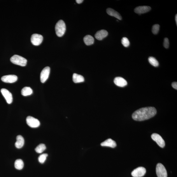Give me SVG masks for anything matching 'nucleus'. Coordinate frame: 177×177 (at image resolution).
<instances>
[{
  "instance_id": "nucleus-5",
  "label": "nucleus",
  "mask_w": 177,
  "mask_h": 177,
  "mask_svg": "<svg viewBox=\"0 0 177 177\" xmlns=\"http://www.w3.org/2000/svg\"><path fill=\"white\" fill-rule=\"evenodd\" d=\"M26 120L28 125L31 128L38 127L40 125V122L38 119L31 116H28Z\"/></svg>"
},
{
  "instance_id": "nucleus-27",
  "label": "nucleus",
  "mask_w": 177,
  "mask_h": 177,
  "mask_svg": "<svg viewBox=\"0 0 177 177\" xmlns=\"http://www.w3.org/2000/svg\"><path fill=\"white\" fill-rule=\"evenodd\" d=\"M163 45L164 47L166 49L168 48L169 46V40L168 39L165 38L164 39Z\"/></svg>"
},
{
  "instance_id": "nucleus-7",
  "label": "nucleus",
  "mask_w": 177,
  "mask_h": 177,
  "mask_svg": "<svg viewBox=\"0 0 177 177\" xmlns=\"http://www.w3.org/2000/svg\"><path fill=\"white\" fill-rule=\"evenodd\" d=\"M151 137L153 141L157 143L160 147L164 148L165 146V142L162 137L159 134L153 133L151 136Z\"/></svg>"
},
{
  "instance_id": "nucleus-14",
  "label": "nucleus",
  "mask_w": 177,
  "mask_h": 177,
  "mask_svg": "<svg viewBox=\"0 0 177 177\" xmlns=\"http://www.w3.org/2000/svg\"><path fill=\"white\" fill-rule=\"evenodd\" d=\"M108 32L105 30H102L96 32L95 35V38L97 40L101 41L108 35Z\"/></svg>"
},
{
  "instance_id": "nucleus-3",
  "label": "nucleus",
  "mask_w": 177,
  "mask_h": 177,
  "mask_svg": "<svg viewBox=\"0 0 177 177\" xmlns=\"http://www.w3.org/2000/svg\"><path fill=\"white\" fill-rule=\"evenodd\" d=\"M11 61L14 64L22 66H26L27 60L25 58L18 55H15L11 57Z\"/></svg>"
},
{
  "instance_id": "nucleus-20",
  "label": "nucleus",
  "mask_w": 177,
  "mask_h": 177,
  "mask_svg": "<svg viewBox=\"0 0 177 177\" xmlns=\"http://www.w3.org/2000/svg\"><path fill=\"white\" fill-rule=\"evenodd\" d=\"M33 92L32 88L30 87H26L23 88L21 91L22 94L23 96H26L31 95Z\"/></svg>"
},
{
  "instance_id": "nucleus-16",
  "label": "nucleus",
  "mask_w": 177,
  "mask_h": 177,
  "mask_svg": "<svg viewBox=\"0 0 177 177\" xmlns=\"http://www.w3.org/2000/svg\"><path fill=\"white\" fill-rule=\"evenodd\" d=\"M107 13L109 15L115 17L119 20H122V16L117 11L114 10L113 9L108 8L107 9Z\"/></svg>"
},
{
  "instance_id": "nucleus-28",
  "label": "nucleus",
  "mask_w": 177,
  "mask_h": 177,
  "mask_svg": "<svg viewBox=\"0 0 177 177\" xmlns=\"http://www.w3.org/2000/svg\"><path fill=\"white\" fill-rule=\"evenodd\" d=\"M172 86L175 89H177V82H173L172 83Z\"/></svg>"
},
{
  "instance_id": "nucleus-2",
  "label": "nucleus",
  "mask_w": 177,
  "mask_h": 177,
  "mask_svg": "<svg viewBox=\"0 0 177 177\" xmlns=\"http://www.w3.org/2000/svg\"><path fill=\"white\" fill-rule=\"evenodd\" d=\"M66 25L64 22L62 20H60L57 23L55 26L56 34L57 36L61 37L66 32Z\"/></svg>"
},
{
  "instance_id": "nucleus-18",
  "label": "nucleus",
  "mask_w": 177,
  "mask_h": 177,
  "mask_svg": "<svg viewBox=\"0 0 177 177\" xmlns=\"http://www.w3.org/2000/svg\"><path fill=\"white\" fill-rule=\"evenodd\" d=\"M73 80L75 83H79L84 82V78L82 76L74 73L73 76Z\"/></svg>"
},
{
  "instance_id": "nucleus-17",
  "label": "nucleus",
  "mask_w": 177,
  "mask_h": 177,
  "mask_svg": "<svg viewBox=\"0 0 177 177\" xmlns=\"http://www.w3.org/2000/svg\"><path fill=\"white\" fill-rule=\"evenodd\" d=\"M24 144V140L23 137L21 135H18L17 137V141L15 143L16 148L20 149L23 147Z\"/></svg>"
},
{
  "instance_id": "nucleus-1",
  "label": "nucleus",
  "mask_w": 177,
  "mask_h": 177,
  "mask_svg": "<svg viewBox=\"0 0 177 177\" xmlns=\"http://www.w3.org/2000/svg\"><path fill=\"white\" fill-rule=\"evenodd\" d=\"M157 113V110L154 107H146L139 109L134 112L132 116L135 120L142 121L153 117Z\"/></svg>"
},
{
  "instance_id": "nucleus-21",
  "label": "nucleus",
  "mask_w": 177,
  "mask_h": 177,
  "mask_svg": "<svg viewBox=\"0 0 177 177\" xmlns=\"http://www.w3.org/2000/svg\"><path fill=\"white\" fill-rule=\"evenodd\" d=\"M15 167L16 169L18 170L22 169L24 167V163L23 161L21 159L16 160L15 163Z\"/></svg>"
},
{
  "instance_id": "nucleus-13",
  "label": "nucleus",
  "mask_w": 177,
  "mask_h": 177,
  "mask_svg": "<svg viewBox=\"0 0 177 177\" xmlns=\"http://www.w3.org/2000/svg\"><path fill=\"white\" fill-rule=\"evenodd\" d=\"M114 82L116 85L120 87H124L127 84L126 80L120 77L116 78L114 79Z\"/></svg>"
},
{
  "instance_id": "nucleus-10",
  "label": "nucleus",
  "mask_w": 177,
  "mask_h": 177,
  "mask_svg": "<svg viewBox=\"0 0 177 177\" xmlns=\"http://www.w3.org/2000/svg\"><path fill=\"white\" fill-rule=\"evenodd\" d=\"M1 92L6 101L9 104H10L13 102L12 95L8 90L3 88L1 90Z\"/></svg>"
},
{
  "instance_id": "nucleus-26",
  "label": "nucleus",
  "mask_w": 177,
  "mask_h": 177,
  "mask_svg": "<svg viewBox=\"0 0 177 177\" xmlns=\"http://www.w3.org/2000/svg\"><path fill=\"white\" fill-rule=\"evenodd\" d=\"M159 25L156 24L153 25L152 29L153 33L155 34H157L159 31Z\"/></svg>"
},
{
  "instance_id": "nucleus-11",
  "label": "nucleus",
  "mask_w": 177,
  "mask_h": 177,
  "mask_svg": "<svg viewBox=\"0 0 177 177\" xmlns=\"http://www.w3.org/2000/svg\"><path fill=\"white\" fill-rule=\"evenodd\" d=\"M18 79L17 76L15 75H8L2 76L1 80L4 82L13 83L16 82Z\"/></svg>"
},
{
  "instance_id": "nucleus-6",
  "label": "nucleus",
  "mask_w": 177,
  "mask_h": 177,
  "mask_svg": "<svg viewBox=\"0 0 177 177\" xmlns=\"http://www.w3.org/2000/svg\"><path fill=\"white\" fill-rule=\"evenodd\" d=\"M43 40V37L41 34H35L32 35L31 42L33 45L39 46Z\"/></svg>"
},
{
  "instance_id": "nucleus-19",
  "label": "nucleus",
  "mask_w": 177,
  "mask_h": 177,
  "mask_svg": "<svg viewBox=\"0 0 177 177\" xmlns=\"http://www.w3.org/2000/svg\"><path fill=\"white\" fill-rule=\"evenodd\" d=\"M83 40L86 45L88 46L92 45L94 42V38L90 35H87L85 36L83 39Z\"/></svg>"
},
{
  "instance_id": "nucleus-29",
  "label": "nucleus",
  "mask_w": 177,
  "mask_h": 177,
  "mask_svg": "<svg viewBox=\"0 0 177 177\" xmlns=\"http://www.w3.org/2000/svg\"><path fill=\"white\" fill-rule=\"evenodd\" d=\"M83 0H76V1L78 4L82 3L83 2Z\"/></svg>"
},
{
  "instance_id": "nucleus-25",
  "label": "nucleus",
  "mask_w": 177,
  "mask_h": 177,
  "mask_svg": "<svg viewBox=\"0 0 177 177\" xmlns=\"http://www.w3.org/2000/svg\"><path fill=\"white\" fill-rule=\"evenodd\" d=\"M122 43L123 46H124L125 47H128L130 44V42L128 39L126 37H124L123 38L122 40Z\"/></svg>"
},
{
  "instance_id": "nucleus-15",
  "label": "nucleus",
  "mask_w": 177,
  "mask_h": 177,
  "mask_svg": "<svg viewBox=\"0 0 177 177\" xmlns=\"http://www.w3.org/2000/svg\"><path fill=\"white\" fill-rule=\"evenodd\" d=\"M101 145L102 146L108 147L112 148H115L116 146V142L111 139L109 138L107 139L103 143L101 144Z\"/></svg>"
},
{
  "instance_id": "nucleus-8",
  "label": "nucleus",
  "mask_w": 177,
  "mask_h": 177,
  "mask_svg": "<svg viewBox=\"0 0 177 177\" xmlns=\"http://www.w3.org/2000/svg\"><path fill=\"white\" fill-rule=\"evenodd\" d=\"M50 68L49 67H46L42 71L40 76L41 82L44 83L47 80L50 73Z\"/></svg>"
},
{
  "instance_id": "nucleus-22",
  "label": "nucleus",
  "mask_w": 177,
  "mask_h": 177,
  "mask_svg": "<svg viewBox=\"0 0 177 177\" xmlns=\"http://www.w3.org/2000/svg\"><path fill=\"white\" fill-rule=\"evenodd\" d=\"M46 149L45 144H39L35 149V151L37 153H41L43 152Z\"/></svg>"
},
{
  "instance_id": "nucleus-30",
  "label": "nucleus",
  "mask_w": 177,
  "mask_h": 177,
  "mask_svg": "<svg viewBox=\"0 0 177 177\" xmlns=\"http://www.w3.org/2000/svg\"><path fill=\"white\" fill-rule=\"evenodd\" d=\"M175 20L176 25H177V15L176 14L175 16Z\"/></svg>"
},
{
  "instance_id": "nucleus-12",
  "label": "nucleus",
  "mask_w": 177,
  "mask_h": 177,
  "mask_svg": "<svg viewBox=\"0 0 177 177\" xmlns=\"http://www.w3.org/2000/svg\"><path fill=\"white\" fill-rule=\"evenodd\" d=\"M151 10V8L148 6H140L137 7L134 9V12L137 14H141L148 12Z\"/></svg>"
},
{
  "instance_id": "nucleus-9",
  "label": "nucleus",
  "mask_w": 177,
  "mask_h": 177,
  "mask_svg": "<svg viewBox=\"0 0 177 177\" xmlns=\"http://www.w3.org/2000/svg\"><path fill=\"white\" fill-rule=\"evenodd\" d=\"M146 169L143 167H139L132 172V175L134 177H141L145 175Z\"/></svg>"
},
{
  "instance_id": "nucleus-4",
  "label": "nucleus",
  "mask_w": 177,
  "mask_h": 177,
  "mask_svg": "<svg viewBox=\"0 0 177 177\" xmlns=\"http://www.w3.org/2000/svg\"><path fill=\"white\" fill-rule=\"evenodd\" d=\"M156 173L158 177H167L166 170L164 165L160 163L157 165Z\"/></svg>"
},
{
  "instance_id": "nucleus-24",
  "label": "nucleus",
  "mask_w": 177,
  "mask_h": 177,
  "mask_svg": "<svg viewBox=\"0 0 177 177\" xmlns=\"http://www.w3.org/2000/svg\"><path fill=\"white\" fill-rule=\"evenodd\" d=\"M48 156V154L46 153H44L39 156L38 159L39 162L41 163H43L45 161Z\"/></svg>"
},
{
  "instance_id": "nucleus-23",
  "label": "nucleus",
  "mask_w": 177,
  "mask_h": 177,
  "mask_svg": "<svg viewBox=\"0 0 177 177\" xmlns=\"http://www.w3.org/2000/svg\"><path fill=\"white\" fill-rule=\"evenodd\" d=\"M148 60L150 63L153 66L157 67L159 66V63L154 57H150L149 58Z\"/></svg>"
}]
</instances>
